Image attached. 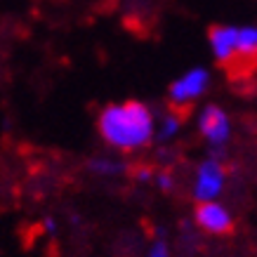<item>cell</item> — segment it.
Returning a JSON list of instances; mask_svg holds the SVG:
<instances>
[{"label":"cell","instance_id":"5b68a950","mask_svg":"<svg viewBox=\"0 0 257 257\" xmlns=\"http://www.w3.org/2000/svg\"><path fill=\"white\" fill-rule=\"evenodd\" d=\"M222 187H224V165L219 163V158L212 156L198 168L196 187H194L196 201L198 203L212 201V198L222 191Z\"/></svg>","mask_w":257,"mask_h":257},{"label":"cell","instance_id":"6da1fadb","mask_svg":"<svg viewBox=\"0 0 257 257\" xmlns=\"http://www.w3.org/2000/svg\"><path fill=\"white\" fill-rule=\"evenodd\" d=\"M101 140L118 151H137L149 147L156 133V118L142 101H120L104 106L97 118Z\"/></svg>","mask_w":257,"mask_h":257},{"label":"cell","instance_id":"8fae6325","mask_svg":"<svg viewBox=\"0 0 257 257\" xmlns=\"http://www.w3.org/2000/svg\"><path fill=\"white\" fill-rule=\"evenodd\" d=\"M158 187L165 189V191H170V189H172V177L168 175V172H163V175H158Z\"/></svg>","mask_w":257,"mask_h":257},{"label":"cell","instance_id":"277c9868","mask_svg":"<svg viewBox=\"0 0 257 257\" xmlns=\"http://www.w3.org/2000/svg\"><path fill=\"white\" fill-rule=\"evenodd\" d=\"M236 38H238V26L231 24H217L212 26L208 33V43H210V52L215 57V62L222 66H234L236 64Z\"/></svg>","mask_w":257,"mask_h":257},{"label":"cell","instance_id":"9c48e42d","mask_svg":"<svg viewBox=\"0 0 257 257\" xmlns=\"http://www.w3.org/2000/svg\"><path fill=\"white\" fill-rule=\"evenodd\" d=\"M87 165H90L92 172H99V175H116V172L125 170L123 163H116V161H111V158H92Z\"/></svg>","mask_w":257,"mask_h":257},{"label":"cell","instance_id":"ba28073f","mask_svg":"<svg viewBox=\"0 0 257 257\" xmlns=\"http://www.w3.org/2000/svg\"><path fill=\"white\" fill-rule=\"evenodd\" d=\"M187 113H189V109L170 106V109L165 111V116H163V123H161V133H158V137H161V140H172V137L179 133V127L184 125Z\"/></svg>","mask_w":257,"mask_h":257},{"label":"cell","instance_id":"7a4b0ae2","mask_svg":"<svg viewBox=\"0 0 257 257\" xmlns=\"http://www.w3.org/2000/svg\"><path fill=\"white\" fill-rule=\"evenodd\" d=\"M208 85H210V73H208V69L196 66V69L187 71L184 76H179L177 80H172L170 90H168L170 106L191 109V104H194L198 97H203V94H205Z\"/></svg>","mask_w":257,"mask_h":257},{"label":"cell","instance_id":"8992f818","mask_svg":"<svg viewBox=\"0 0 257 257\" xmlns=\"http://www.w3.org/2000/svg\"><path fill=\"white\" fill-rule=\"evenodd\" d=\"M196 222L201 229H205L208 234H215V236H231L234 234V219L231 215L217 205V203H198L196 205Z\"/></svg>","mask_w":257,"mask_h":257},{"label":"cell","instance_id":"52a82bcc","mask_svg":"<svg viewBox=\"0 0 257 257\" xmlns=\"http://www.w3.org/2000/svg\"><path fill=\"white\" fill-rule=\"evenodd\" d=\"M236 64L231 69H238L243 64L257 62V24L238 26V38H236Z\"/></svg>","mask_w":257,"mask_h":257},{"label":"cell","instance_id":"7c38bea8","mask_svg":"<svg viewBox=\"0 0 257 257\" xmlns=\"http://www.w3.org/2000/svg\"><path fill=\"white\" fill-rule=\"evenodd\" d=\"M151 257H168V248H165L163 241H158L154 248H151Z\"/></svg>","mask_w":257,"mask_h":257},{"label":"cell","instance_id":"30bf717a","mask_svg":"<svg viewBox=\"0 0 257 257\" xmlns=\"http://www.w3.org/2000/svg\"><path fill=\"white\" fill-rule=\"evenodd\" d=\"M133 175H135L137 179H151V177H154V165L140 163L137 168H133Z\"/></svg>","mask_w":257,"mask_h":257},{"label":"cell","instance_id":"3957f363","mask_svg":"<svg viewBox=\"0 0 257 257\" xmlns=\"http://www.w3.org/2000/svg\"><path fill=\"white\" fill-rule=\"evenodd\" d=\"M198 130H201L205 140L210 142V147H215L219 151L226 144L229 135H231V120H229L224 109H219L215 104H208L198 116Z\"/></svg>","mask_w":257,"mask_h":257}]
</instances>
